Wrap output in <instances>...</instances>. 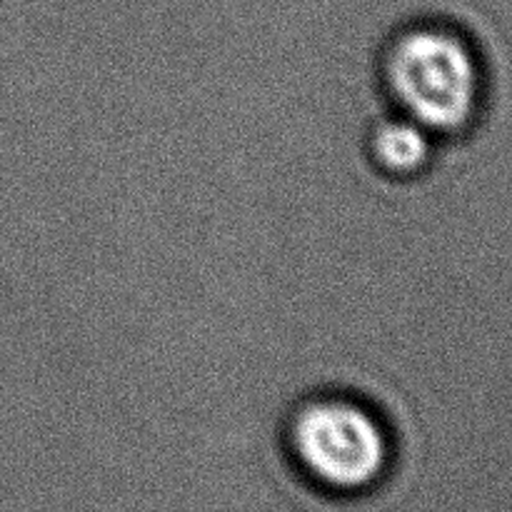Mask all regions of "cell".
Returning <instances> with one entry per match:
<instances>
[{
    "label": "cell",
    "mask_w": 512,
    "mask_h": 512,
    "mask_svg": "<svg viewBox=\"0 0 512 512\" xmlns=\"http://www.w3.org/2000/svg\"><path fill=\"white\" fill-rule=\"evenodd\" d=\"M288 460L313 488L360 495L378 488L395 458V445L378 415L343 398L313 400L295 413Z\"/></svg>",
    "instance_id": "obj_2"
},
{
    "label": "cell",
    "mask_w": 512,
    "mask_h": 512,
    "mask_svg": "<svg viewBox=\"0 0 512 512\" xmlns=\"http://www.w3.org/2000/svg\"><path fill=\"white\" fill-rule=\"evenodd\" d=\"M385 78L405 115L428 133H460L483 105V63L463 35L443 25L405 30L390 45Z\"/></svg>",
    "instance_id": "obj_1"
},
{
    "label": "cell",
    "mask_w": 512,
    "mask_h": 512,
    "mask_svg": "<svg viewBox=\"0 0 512 512\" xmlns=\"http://www.w3.org/2000/svg\"><path fill=\"white\" fill-rule=\"evenodd\" d=\"M375 160L393 175H410L430 158V133L415 120H385L370 140Z\"/></svg>",
    "instance_id": "obj_3"
}]
</instances>
